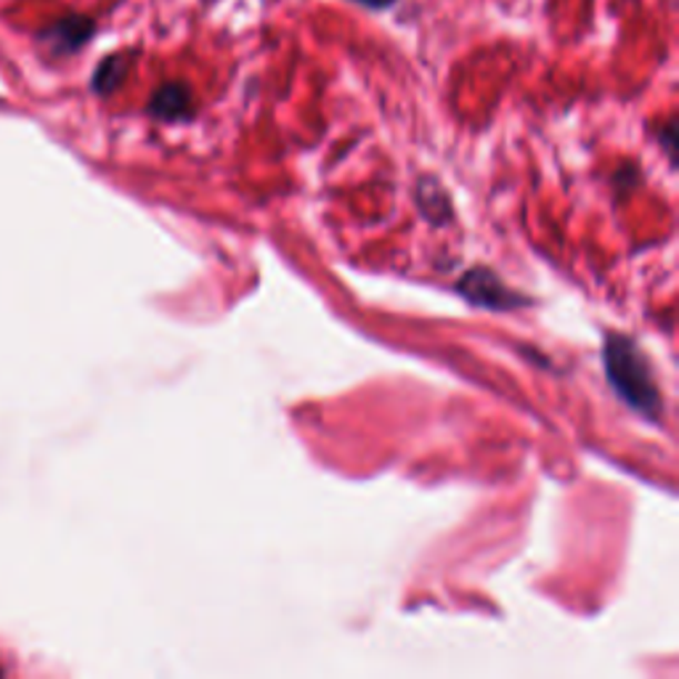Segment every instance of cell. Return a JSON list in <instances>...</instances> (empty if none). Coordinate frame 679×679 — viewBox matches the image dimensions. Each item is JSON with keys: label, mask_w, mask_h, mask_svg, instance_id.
Masks as SVG:
<instances>
[{"label": "cell", "mask_w": 679, "mask_h": 679, "mask_svg": "<svg viewBox=\"0 0 679 679\" xmlns=\"http://www.w3.org/2000/svg\"><path fill=\"white\" fill-rule=\"evenodd\" d=\"M606 372L610 385L627 401L631 409L642 412L645 417H656L661 409L653 372L629 337L610 335L606 343Z\"/></svg>", "instance_id": "obj_1"}, {"label": "cell", "mask_w": 679, "mask_h": 679, "mask_svg": "<svg viewBox=\"0 0 679 679\" xmlns=\"http://www.w3.org/2000/svg\"><path fill=\"white\" fill-rule=\"evenodd\" d=\"M97 19L88 17V13L70 11L64 13V17L53 19L49 27H43V30L38 32V43L43 45L53 59H67L83 51L85 45L97 38Z\"/></svg>", "instance_id": "obj_2"}, {"label": "cell", "mask_w": 679, "mask_h": 679, "mask_svg": "<svg viewBox=\"0 0 679 679\" xmlns=\"http://www.w3.org/2000/svg\"><path fill=\"white\" fill-rule=\"evenodd\" d=\"M194 112V91L183 80H168L146 101V114L160 122H189Z\"/></svg>", "instance_id": "obj_3"}, {"label": "cell", "mask_w": 679, "mask_h": 679, "mask_svg": "<svg viewBox=\"0 0 679 679\" xmlns=\"http://www.w3.org/2000/svg\"><path fill=\"white\" fill-rule=\"evenodd\" d=\"M459 290L465 292L467 301L484 305V308H509L518 301H513V292L501 284L491 271H470L459 282Z\"/></svg>", "instance_id": "obj_4"}, {"label": "cell", "mask_w": 679, "mask_h": 679, "mask_svg": "<svg viewBox=\"0 0 679 679\" xmlns=\"http://www.w3.org/2000/svg\"><path fill=\"white\" fill-rule=\"evenodd\" d=\"M135 59H139V53L135 51H114L110 57L101 59L97 70H93L91 91L97 93V97H112V93L118 91V88H122V83L128 80Z\"/></svg>", "instance_id": "obj_5"}, {"label": "cell", "mask_w": 679, "mask_h": 679, "mask_svg": "<svg viewBox=\"0 0 679 679\" xmlns=\"http://www.w3.org/2000/svg\"><path fill=\"white\" fill-rule=\"evenodd\" d=\"M348 3L358 6V9L372 11V13H385V11L396 9L401 0H348Z\"/></svg>", "instance_id": "obj_6"}]
</instances>
